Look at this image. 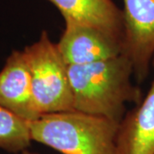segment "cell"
Segmentation results:
<instances>
[{
    "label": "cell",
    "mask_w": 154,
    "mask_h": 154,
    "mask_svg": "<svg viewBox=\"0 0 154 154\" xmlns=\"http://www.w3.org/2000/svg\"><path fill=\"white\" fill-rule=\"evenodd\" d=\"M74 110L120 122L126 103L140 104V88L134 85V68L121 55L84 65H68Z\"/></svg>",
    "instance_id": "1"
},
{
    "label": "cell",
    "mask_w": 154,
    "mask_h": 154,
    "mask_svg": "<svg viewBox=\"0 0 154 154\" xmlns=\"http://www.w3.org/2000/svg\"><path fill=\"white\" fill-rule=\"evenodd\" d=\"M119 123L71 110L40 116L29 129L32 140L62 154H116Z\"/></svg>",
    "instance_id": "2"
},
{
    "label": "cell",
    "mask_w": 154,
    "mask_h": 154,
    "mask_svg": "<svg viewBox=\"0 0 154 154\" xmlns=\"http://www.w3.org/2000/svg\"><path fill=\"white\" fill-rule=\"evenodd\" d=\"M23 52L40 116L74 110L68 64L48 33L42 31L38 41L26 46Z\"/></svg>",
    "instance_id": "3"
},
{
    "label": "cell",
    "mask_w": 154,
    "mask_h": 154,
    "mask_svg": "<svg viewBox=\"0 0 154 154\" xmlns=\"http://www.w3.org/2000/svg\"><path fill=\"white\" fill-rule=\"evenodd\" d=\"M122 52L131 61L137 82L149 74L154 55V0H123Z\"/></svg>",
    "instance_id": "4"
},
{
    "label": "cell",
    "mask_w": 154,
    "mask_h": 154,
    "mask_svg": "<svg viewBox=\"0 0 154 154\" xmlns=\"http://www.w3.org/2000/svg\"><path fill=\"white\" fill-rule=\"evenodd\" d=\"M68 65H84L121 55L122 45L98 28L65 22V28L57 43Z\"/></svg>",
    "instance_id": "5"
},
{
    "label": "cell",
    "mask_w": 154,
    "mask_h": 154,
    "mask_svg": "<svg viewBox=\"0 0 154 154\" xmlns=\"http://www.w3.org/2000/svg\"><path fill=\"white\" fill-rule=\"evenodd\" d=\"M0 105L28 122L40 116L23 51H13L0 71Z\"/></svg>",
    "instance_id": "6"
},
{
    "label": "cell",
    "mask_w": 154,
    "mask_h": 154,
    "mask_svg": "<svg viewBox=\"0 0 154 154\" xmlns=\"http://www.w3.org/2000/svg\"><path fill=\"white\" fill-rule=\"evenodd\" d=\"M116 154H154V80L142 101L119 123Z\"/></svg>",
    "instance_id": "7"
},
{
    "label": "cell",
    "mask_w": 154,
    "mask_h": 154,
    "mask_svg": "<svg viewBox=\"0 0 154 154\" xmlns=\"http://www.w3.org/2000/svg\"><path fill=\"white\" fill-rule=\"evenodd\" d=\"M47 1L59 11L65 22H75L98 28L122 43V11L112 0Z\"/></svg>",
    "instance_id": "8"
},
{
    "label": "cell",
    "mask_w": 154,
    "mask_h": 154,
    "mask_svg": "<svg viewBox=\"0 0 154 154\" xmlns=\"http://www.w3.org/2000/svg\"><path fill=\"white\" fill-rule=\"evenodd\" d=\"M29 122L0 105V148L19 153L30 146Z\"/></svg>",
    "instance_id": "9"
},
{
    "label": "cell",
    "mask_w": 154,
    "mask_h": 154,
    "mask_svg": "<svg viewBox=\"0 0 154 154\" xmlns=\"http://www.w3.org/2000/svg\"><path fill=\"white\" fill-rule=\"evenodd\" d=\"M17 154H38V153L32 152L28 151V149H27V150H24V151H22V152H19V153H17Z\"/></svg>",
    "instance_id": "10"
},
{
    "label": "cell",
    "mask_w": 154,
    "mask_h": 154,
    "mask_svg": "<svg viewBox=\"0 0 154 154\" xmlns=\"http://www.w3.org/2000/svg\"><path fill=\"white\" fill-rule=\"evenodd\" d=\"M152 66L154 68V55H153V57H152Z\"/></svg>",
    "instance_id": "11"
}]
</instances>
